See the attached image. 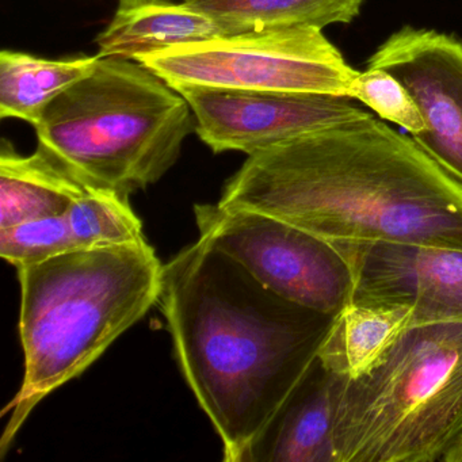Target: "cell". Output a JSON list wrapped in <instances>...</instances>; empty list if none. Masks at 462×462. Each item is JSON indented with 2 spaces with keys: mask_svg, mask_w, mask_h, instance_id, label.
I'll use <instances>...</instances> for the list:
<instances>
[{
  "mask_svg": "<svg viewBox=\"0 0 462 462\" xmlns=\"http://www.w3.org/2000/svg\"><path fill=\"white\" fill-rule=\"evenodd\" d=\"M337 243L462 250V185L374 116L248 155L217 202Z\"/></svg>",
  "mask_w": 462,
  "mask_h": 462,
  "instance_id": "cell-1",
  "label": "cell"
},
{
  "mask_svg": "<svg viewBox=\"0 0 462 462\" xmlns=\"http://www.w3.org/2000/svg\"><path fill=\"white\" fill-rule=\"evenodd\" d=\"M180 85L293 91L350 98L358 71L312 26L266 28L189 42L137 59Z\"/></svg>",
  "mask_w": 462,
  "mask_h": 462,
  "instance_id": "cell-6",
  "label": "cell"
},
{
  "mask_svg": "<svg viewBox=\"0 0 462 462\" xmlns=\"http://www.w3.org/2000/svg\"><path fill=\"white\" fill-rule=\"evenodd\" d=\"M334 243L353 269V301L408 308L416 324L462 320V250Z\"/></svg>",
  "mask_w": 462,
  "mask_h": 462,
  "instance_id": "cell-10",
  "label": "cell"
},
{
  "mask_svg": "<svg viewBox=\"0 0 462 462\" xmlns=\"http://www.w3.org/2000/svg\"><path fill=\"white\" fill-rule=\"evenodd\" d=\"M180 2L118 0L112 23L97 39L98 55L136 61L167 48L245 32Z\"/></svg>",
  "mask_w": 462,
  "mask_h": 462,
  "instance_id": "cell-12",
  "label": "cell"
},
{
  "mask_svg": "<svg viewBox=\"0 0 462 462\" xmlns=\"http://www.w3.org/2000/svg\"><path fill=\"white\" fill-rule=\"evenodd\" d=\"M77 248L125 245L145 239L128 194L94 188L66 213Z\"/></svg>",
  "mask_w": 462,
  "mask_h": 462,
  "instance_id": "cell-17",
  "label": "cell"
},
{
  "mask_svg": "<svg viewBox=\"0 0 462 462\" xmlns=\"http://www.w3.org/2000/svg\"><path fill=\"white\" fill-rule=\"evenodd\" d=\"M94 189L37 148L23 156L10 143L0 152V228L55 217Z\"/></svg>",
  "mask_w": 462,
  "mask_h": 462,
  "instance_id": "cell-13",
  "label": "cell"
},
{
  "mask_svg": "<svg viewBox=\"0 0 462 462\" xmlns=\"http://www.w3.org/2000/svg\"><path fill=\"white\" fill-rule=\"evenodd\" d=\"M71 250L78 248L64 215L0 228V256L17 269Z\"/></svg>",
  "mask_w": 462,
  "mask_h": 462,
  "instance_id": "cell-18",
  "label": "cell"
},
{
  "mask_svg": "<svg viewBox=\"0 0 462 462\" xmlns=\"http://www.w3.org/2000/svg\"><path fill=\"white\" fill-rule=\"evenodd\" d=\"M189 102L196 134L215 153H251L301 134L370 117L346 97L293 91L174 86Z\"/></svg>",
  "mask_w": 462,
  "mask_h": 462,
  "instance_id": "cell-8",
  "label": "cell"
},
{
  "mask_svg": "<svg viewBox=\"0 0 462 462\" xmlns=\"http://www.w3.org/2000/svg\"><path fill=\"white\" fill-rule=\"evenodd\" d=\"M101 56L48 60L29 53H0V118L39 125L50 105L75 83L90 77Z\"/></svg>",
  "mask_w": 462,
  "mask_h": 462,
  "instance_id": "cell-15",
  "label": "cell"
},
{
  "mask_svg": "<svg viewBox=\"0 0 462 462\" xmlns=\"http://www.w3.org/2000/svg\"><path fill=\"white\" fill-rule=\"evenodd\" d=\"M34 129L37 148L86 185L131 196L177 163L196 118L180 91L139 61L101 58Z\"/></svg>",
  "mask_w": 462,
  "mask_h": 462,
  "instance_id": "cell-4",
  "label": "cell"
},
{
  "mask_svg": "<svg viewBox=\"0 0 462 462\" xmlns=\"http://www.w3.org/2000/svg\"><path fill=\"white\" fill-rule=\"evenodd\" d=\"M446 462H462V442L451 451L450 456L446 458Z\"/></svg>",
  "mask_w": 462,
  "mask_h": 462,
  "instance_id": "cell-20",
  "label": "cell"
},
{
  "mask_svg": "<svg viewBox=\"0 0 462 462\" xmlns=\"http://www.w3.org/2000/svg\"><path fill=\"white\" fill-rule=\"evenodd\" d=\"M413 324L415 316L408 308L351 301L332 319L319 362L337 377L356 380L369 373Z\"/></svg>",
  "mask_w": 462,
  "mask_h": 462,
  "instance_id": "cell-14",
  "label": "cell"
},
{
  "mask_svg": "<svg viewBox=\"0 0 462 462\" xmlns=\"http://www.w3.org/2000/svg\"><path fill=\"white\" fill-rule=\"evenodd\" d=\"M350 98L358 99L383 120L396 124L411 136L420 134L426 126L407 88L383 69L367 67L366 71L358 72L351 86Z\"/></svg>",
  "mask_w": 462,
  "mask_h": 462,
  "instance_id": "cell-19",
  "label": "cell"
},
{
  "mask_svg": "<svg viewBox=\"0 0 462 462\" xmlns=\"http://www.w3.org/2000/svg\"><path fill=\"white\" fill-rule=\"evenodd\" d=\"M159 302L178 366L223 445L245 462L318 362L334 316L273 293L199 237L164 264Z\"/></svg>",
  "mask_w": 462,
  "mask_h": 462,
  "instance_id": "cell-2",
  "label": "cell"
},
{
  "mask_svg": "<svg viewBox=\"0 0 462 462\" xmlns=\"http://www.w3.org/2000/svg\"><path fill=\"white\" fill-rule=\"evenodd\" d=\"M337 377L316 362L254 443L245 462H337Z\"/></svg>",
  "mask_w": 462,
  "mask_h": 462,
  "instance_id": "cell-11",
  "label": "cell"
},
{
  "mask_svg": "<svg viewBox=\"0 0 462 462\" xmlns=\"http://www.w3.org/2000/svg\"><path fill=\"white\" fill-rule=\"evenodd\" d=\"M461 442L462 320L413 324L369 373L337 377V462H446Z\"/></svg>",
  "mask_w": 462,
  "mask_h": 462,
  "instance_id": "cell-5",
  "label": "cell"
},
{
  "mask_svg": "<svg viewBox=\"0 0 462 462\" xmlns=\"http://www.w3.org/2000/svg\"><path fill=\"white\" fill-rule=\"evenodd\" d=\"M164 264L147 240L78 248L18 267L23 385L2 453L48 394L82 374L161 299Z\"/></svg>",
  "mask_w": 462,
  "mask_h": 462,
  "instance_id": "cell-3",
  "label": "cell"
},
{
  "mask_svg": "<svg viewBox=\"0 0 462 462\" xmlns=\"http://www.w3.org/2000/svg\"><path fill=\"white\" fill-rule=\"evenodd\" d=\"M194 212L199 237L277 296L327 316L353 301V269L334 242L254 210L204 204Z\"/></svg>",
  "mask_w": 462,
  "mask_h": 462,
  "instance_id": "cell-7",
  "label": "cell"
},
{
  "mask_svg": "<svg viewBox=\"0 0 462 462\" xmlns=\"http://www.w3.org/2000/svg\"><path fill=\"white\" fill-rule=\"evenodd\" d=\"M402 83L420 110L416 144L462 185V42L426 29L402 28L369 59Z\"/></svg>",
  "mask_w": 462,
  "mask_h": 462,
  "instance_id": "cell-9",
  "label": "cell"
},
{
  "mask_svg": "<svg viewBox=\"0 0 462 462\" xmlns=\"http://www.w3.org/2000/svg\"><path fill=\"white\" fill-rule=\"evenodd\" d=\"M243 31L312 26L323 29L348 23L361 12L364 0H183Z\"/></svg>",
  "mask_w": 462,
  "mask_h": 462,
  "instance_id": "cell-16",
  "label": "cell"
}]
</instances>
